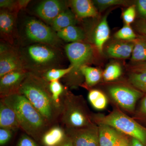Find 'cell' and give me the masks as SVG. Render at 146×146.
Returning a JSON list of instances; mask_svg holds the SVG:
<instances>
[{
  "mask_svg": "<svg viewBox=\"0 0 146 146\" xmlns=\"http://www.w3.org/2000/svg\"><path fill=\"white\" fill-rule=\"evenodd\" d=\"M58 146H74V145L72 139L67 136L65 141Z\"/></svg>",
  "mask_w": 146,
  "mask_h": 146,
  "instance_id": "39",
  "label": "cell"
},
{
  "mask_svg": "<svg viewBox=\"0 0 146 146\" xmlns=\"http://www.w3.org/2000/svg\"><path fill=\"white\" fill-rule=\"evenodd\" d=\"M133 42L134 47L131 60L137 63L146 62V35H137Z\"/></svg>",
  "mask_w": 146,
  "mask_h": 146,
  "instance_id": "19",
  "label": "cell"
},
{
  "mask_svg": "<svg viewBox=\"0 0 146 146\" xmlns=\"http://www.w3.org/2000/svg\"><path fill=\"white\" fill-rule=\"evenodd\" d=\"M122 136L112 127L100 124L98 128L99 146H113Z\"/></svg>",
  "mask_w": 146,
  "mask_h": 146,
  "instance_id": "16",
  "label": "cell"
},
{
  "mask_svg": "<svg viewBox=\"0 0 146 146\" xmlns=\"http://www.w3.org/2000/svg\"><path fill=\"white\" fill-rule=\"evenodd\" d=\"M78 99L65 91L62 98L60 118L66 129H75L90 125L89 118Z\"/></svg>",
  "mask_w": 146,
  "mask_h": 146,
  "instance_id": "4",
  "label": "cell"
},
{
  "mask_svg": "<svg viewBox=\"0 0 146 146\" xmlns=\"http://www.w3.org/2000/svg\"><path fill=\"white\" fill-rule=\"evenodd\" d=\"M49 88L55 102L62 107V97L65 91L63 85L58 80H56L49 82Z\"/></svg>",
  "mask_w": 146,
  "mask_h": 146,
  "instance_id": "26",
  "label": "cell"
},
{
  "mask_svg": "<svg viewBox=\"0 0 146 146\" xmlns=\"http://www.w3.org/2000/svg\"><path fill=\"white\" fill-rule=\"evenodd\" d=\"M133 72H146V62L136 63L132 68Z\"/></svg>",
  "mask_w": 146,
  "mask_h": 146,
  "instance_id": "37",
  "label": "cell"
},
{
  "mask_svg": "<svg viewBox=\"0 0 146 146\" xmlns=\"http://www.w3.org/2000/svg\"><path fill=\"white\" fill-rule=\"evenodd\" d=\"M129 80L137 89L146 93V72H133L129 76Z\"/></svg>",
  "mask_w": 146,
  "mask_h": 146,
  "instance_id": "27",
  "label": "cell"
},
{
  "mask_svg": "<svg viewBox=\"0 0 146 146\" xmlns=\"http://www.w3.org/2000/svg\"><path fill=\"white\" fill-rule=\"evenodd\" d=\"M21 53L25 69L38 75L55 68L60 60V54L56 50L44 44L30 45L24 48Z\"/></svg>",
  "mask_w": 146,
  "mask_h": 146,
  "instance_id": "3",
  "label": "cell"
},
{
  "mask_svg": "<svg viewBox=\"0 0 146 146\" xmlns=\"http://www.w3.org/2000/svg\"><path fill=\"white\" fill-rule=\"evenodd\" d=\"M64 2L58 0H46L37 6L36 12L39 17L47 22L52 21L65 10Z\"/></svg>",
  "mask_w": 146,
  "mask_h": 146,
  "instance_id": "11",
  "label": "cell"
},
{
  "mask_svg": "<svg viewBox=\"0 0 146 146\" xmlns=\"http://www.w3.org/2000/svg\"><path fill=\"white\" fill-rule=\"evenodd\" d=\"M72 5L79 18H94L98 16V11L93 2L89 0H73Z\"/></svg>",
  "mask_w": 146,
  "mask_h": 146,
  "instance_id": "17",
  "label": "cell"
},
{
  "mask_svg": "<svg viewBox=\"0 0 146 146\" xmlns=\"http://www.w3.org/2000/svg\"><path fill=\"white\" fill-rule=\"evenodd\" d=\"M100 124L112 127L119 132L137 139L146 145V129L120 111H113L100 119Z\"/></svg>",
  "mask_w": 146,
  "mask_h": 146,
  "instance_id": "5",
  "label": "cell"
},
{
  "mask_svg": "<svg viewBox=\"0 0 146 146\" xmlns=\"http://www.w3.org/2000/svg\"><path fill=\"white\" fill-rule=\"evenodd\" d=\"M94 1L100 11L113 6L125 5L127 3L123 0H96Z\"/></svg>",
  "mask_w": 146,
  "mask_h": 146,
  "instance_id": "30",
  "label": "cell"
},
{
  "mask_svg": "<svg viewBox=\"0 0 146 146\" xmlns=\"http://www.w3.org/2000/svg\"><path fill=\"white\" fill-rule=\"evenodd\" d=\"M109 92L119 105L129 111L134 110L136 102L143 95L140 91L123 86H112Z\"/></svg>",
  "mask_w": 146,
  "mask_h": 146,
  "instance_id": "8",
  "label": "cell"
},
{
  "mask_svg": "<svg viewBox=\"0 0 146 146\" xmlns=\"http://www.w3.org/2000/svg\"><path fill=\"white\" fill-rule=\"evenodd\" d=\"M28 71L18 70L5 75L0 79V94L2 99L17 93Z\"/></svg>",
  "mask_w": 146,
  "mask_h": 146,
  "instance_id": "10",
  "label": "cell"
},
{
  "mask_svg": "<svg viewBox=\"0 0 146 146\" xmlns=\"http://www.w3.org/2000/svg\"><path fill=\"white\" fill-rule=\"evenodd\" d=\"M0 127L15 131L21 129L16 113L2 100L0 102Z\"/></svg>",
  "mask_w": 146,
  "mask_h": 146,
  "instance_id": "13",
  "label": "cell"
},
{
  "mask_svg": "<svg viewBox=\"0 0 146 146\" xmlns=\"http://www.w3.org/2000/svg\"><path fill=\"white\" fill-rule=\"evenodd\" d=\"M127 139L124 136H122L113 146H129Z\"/></svg>",
  "mask_w": 146,
  "mask_h": 146,
  "instance_id": "38",
  "label": "cell"
},
{
  "mask_svg": "<svg viewBox=\"0 0 146 146\" xmlns=\"http://www.w3.org/2000/svg\"><path fill=\"white\" fill-rule=\"evenodd\" d=\"M136 16V7L134 5L129 6L123 13V18L126 25H130L134 21Z\"/></svg>",
  "mask_w": 146,
  "mask_h": 146,
  "instance_id": "31",
  "label": "cell"
},
{
  "mask_svg": "<svg viewBox=\"0 0 146 146\" xmlns=\"http://www.w3.org/2000/svg\"><path fill=\"white\" fill-rule=\"evenodd\" d=\"M73 67L70 66L68 68L64 69L52 68L42 73L39 76L42 77L46 81L50 82H51L58 80L65 76L70 73L73 70Z\"/></svg>",
  "mask_w": 146,
  "mask_h": 146,
  "instance_id": "23",
  "label": "cell"
},
{
  "mask_svg": "<svg viewBox=\"0 0 146 146\" xmlns=\"http://www.w3.org/2000/svg\"><path fill=\"white\" fill-rule=\"evenodd\" d=\"M88 98L89 101L96 109L101 110L107 106V98L99 90H92L89 91Z\"/></svg>",
  "mask_w": 146,
  "mask_h": 146,
  "instance_id": "24",
  "label": "cell"
},
{
  "mask_svg": "<svg viewBox=\"0 0 146 146\" xmlns=\"http://www.w3.org/2000/svg\"><path fill=\"white\" fill-rule=\"evenodd\" d=\"M121 74V66L118 63H112L108 65L104 70V78L106 81H113L119 78Z\"/></svg>",
  "mask_w": 146,
  "mask_h": 146,
  "instance_id": "28",
  "label": "cell"
},
{
  "mask_svg": "<svg viewBox=\"0 0 146 146\" xmlns=\"http://www.w3.org/2000/svg\"><path fill=\"white\" fill-rule=\"evenodd\" d=\"M16 113L21 129L36 142L50 126L25 96L18 93L1 99Z\"/></svg>",
  "mask_w": 146,
  "mask_h": 146,
  "instance_id": "2",
  "label": "cell"
},
{
  "mask_svg": "<svg viewBox=\"0 0 146 146\" xmlns=\"http://www.w3.org/2000/svg\"><path fill=\"white\" fill-rule=\"evenodd\" d=\"M51 23L52 29L57 32L70 26L75 25V16L70 11L65 9L59 14Z\"/></svg>",
  "mask_w": 146,
  "mask_h": 146,
  "instance_id": "21",
  "label": "cell"
},
{
  "mask_svg": "<svg viewBox=\"0 0 146 146\" xmlns=\"http://www.w3.org/2000/svg\"><path fill=\"white\" fill-rule=\"evenodd\" d=\"M130 146H144L143 144L135 138H132Z\"/></svg>",
  "mask_w": 146,
  "mask_h": 146,
  "instance_id": "40",
  "label": "cell"
},
{
  "mask_svg": "<svg viewBox=\"0 0 146 146\" xmlns=\"http://www.w3.org/2000/svg\"><path fill=\"white\" fill-rule=\"evenodd\" d=\"M25 33L32 41L53 46L59 42V38L52 29L36 19L31 18L25 24Z\"/></svg>",
  "mask_w": 146,
  "mask_h": 146,
  "instance_id": "6",
  "label": "cell"
},
{
  "mask_svg": "<svg viewBox=\"0 0 146 146\" xmlns=\"http://www.w3.org/2000/svg\"><path fill=\"white\" fill-rule=\"evenodd\" d=\"M141 110L143 113L146 114V96L144 98L141 103Z\"/></svg>",
  "mask_w": 146,
  "mask_h": 146,
  "instance_id": "41",
  "label": "cell"
},
{
  "mask_svg": "<svg viewBox=\"0 0 146 146\" xmlns=\"http://www.w3.org/2000/svg\"><path fill=\"white\" fill-rule=\"evenodd\" d=\"M65 52L73 67L72 71L68 75H77L80 68L91 60L93 49L91 45L81 42L71 43L66 45Z\"/></svg>",
  "mask_w": 146,
  "mask_h": 146,
  "instance_id": "7",
  "label": "cell"
},
{
  "mask_svg": "<svg viewBox=\"0 0 146 146\" xmlns=\"http://www.w3.org/2000/svg\"><path fill=\"white\" fill-rule=\"evenodd\" d=\"M16 146H39L36 141L27 134L22 135Z\"/></svg>",
  "mask_w": 146,
  "mask_h": 146,
  "instance_id": "33",
  "label": "cell"
},
{
  "mask_svg": "<svg viewBox=\"0 0 146 146\" xmlns=\"http://www.w3.org/2000/svg\"><path fill=\"white\" fill-rule=\"evenodd\" d=\"M65 130L74 146H99L98 129L94 125Z\"/></svg>",
  "mask_w": 146,
  "mask_h": 146,
  "instance_id": "9",
  "label": "cell"
},
{
  "mask_svg": "<svg viewBox=\"0 0 146 146\" xmlns=\"http://www.w3.org/2000/svg\"><path fill=\"white\" fill-rule=\"evenodd\" d=\"M13 15L7 11H1L0 13V30L4 34H8L12 32L14 27Z\"/></svg>",
  "mask_w": 146,
  "mask_h": 146,
  "instance_id": "25",
  "label": "cell"
},
{
  "mask_svg": "<svg viewBox=\"0 0 146 146\" xmlns=\"http://www.w3.org/2000/svg\"><path fill=\"white\" fill-rule=\"evenodd\" d=\"M16 2L12 0H1L0 7L1 8L11 9L16 5Z\"/></svg>",
  "mask_w": 146,
  "mask_h": 146,
  "instance_id": "36",
  "label": "cell"
},
{
  "mask_svg": "<svg viewBox=\"0 0 146 146\" xmlns=\"http://www.w3.org/2000/svg\"><path fill=\"white\" fill-rule=\"evenodd\" d=\"M115 38L125 41H133L137 35L130 25H125L115 34Z\"/></svg>",
  "mask_w": 146,
  "mask_h": 146,
  "instance_id": "29",
  "label": "cell"
},
{
  "mask_svg": "<svg viewBox=\"0 0 146 146\" xmlns=\"http://www.w3.org/2000/svg\"><path fill=\"white\" fill-rule=\"evenodd\" d=\"M80 74L84 76L86 84L94 86L100 80L102 77L101 71L98 68L84 65L80 68Z\"/></svg>",
  "mask_w": 146,
  "mask_h": 146,
  "instance_id": "22",
  "label": "cell"
},
{
  "mask_svg": "<svg viewBox=\"0 0 146 146\" xmlns=\"http://www.w3.org/2000/svg\"><path fill=\"white\" fill-rule=\"evenodd\" d=\"M67 137L65 129L59 126H52L43 134L40 141L44 146H58Z\"/></svg>",
  "mask_w": 146,
  "mask_h": 146,
  "instance_id": "15",
  "label": "cell"
},
{
  "mask_svg": "<svg viewBox=\"0 0 146 146\" xmlns=\"http://www.w3.org/2000/svg\"><path fill=\"white\" fill-rule=\"evenodd\" d=\"M59 39L71 43L80 42L85 38V35L81 29L75 25L67 27L56 32Z\"/></svg>",
  "mask_w": 146,
  "mask_h": 146,
  "instance_id": "20",
  "label": "cell"
},
{
  "mask_svg": "<svg viewBox=\"0 0 146 146\" xmlns=\"http://www.w3.org/2000/svg\"><path fill=\"white\" fill-rule=\"evenodd\" d=\"M135 27L140 34L146 35V20L141 19L138 20L136 23Z\"/></svg>",
  "mask_w": 146,
  "mask_h": 146,
  "instance_id": "35",
  "label": "cell"
},
{
  "mask_svg": "<svg viewBox=\"0 0 146 146\" xmlns=\"http://www.w3.org/2000/svg\"><path fill=\"white\" fill-rule=\"evenodd\" d=\"M17 93L25 96L50 126L60 118L62 107L53 99L49 82L40 76L28 72Z\"/></svg>",
  "mask_w": 146,
  "mask_h": 146,
  "instance_id": "1",
  "label": "cell"
},
{
  "mask_svg": "<svg viewBox=\"0 0 146 146\" xmlns=\"http://www.w3.org/2000/svg\"><path fill=\"white\" fill-rule=\"evenodd\" d=\"M136 6L142 19L146 20V0H138L136 2Z\"/></svg>",
  "mask_w": 146,
  "mask_h": 146,
  "instance_id": "34",
  "label": "cell"
},
{
  "mask_svg": "<svg viewBox=\"0 0 146 146\" xmlns=\"http://www.w3.org/2000/svg\"><path fill=\"white\" fill-rule=\"evenodd\" d=\"M110 35V30L108 23L107 16L106 15L97 26L94 33V42L99 52H102L104 46L109 39Z\"/></svg>",
  "mask_w": 146,
  "mask_h": 146,
  "instance_id": "18",
  "label": "cell"
},
{
  "mask_svg": "<svg viewBox=\"0 0 146 146\" xmlns=\"http://www.w3.org/2000/svg\"><path fill=\"white\" fill-rule=\"evenodd\" d=\"M23 69H25L21 57L16 52L7 50L1 54L0 78L11 72Z\"/></svg>",
  "mask_w": 146,
  "mask_h": 146,
  "instance_id": "12",
  "label": "cell"
},
{
  "mask_svg": "<svg viewBox=\"0 0 146 146\" xmlns=\"http://www.w3.org/2000/svg\"><path fill=\"white\" fill-rule=\"evenodd\" d=\"M13 131L8 129L0 128V145H5L10 141L13 135Z\"/></svg>",
  "mask_w": 146,
  "mask_h": 146,
  "instance_id": "32",
  "label": "cell"
},
{
  "mask_svg": "<svg viewBox=\"0 0 146 146\" xmlns=\"http://www.w3.org/2000/svg\"><path fill=\"white\" fill-rule=\"evenodd\" d=\"M133 47V41H117L108 46L106 52L112 58H127L132 55Z\"/></svg>",
  "mask_w": 146,
  "mask_h": 146,
  "instance_id": "14",
  "label": "cell"
}]
</instances>
